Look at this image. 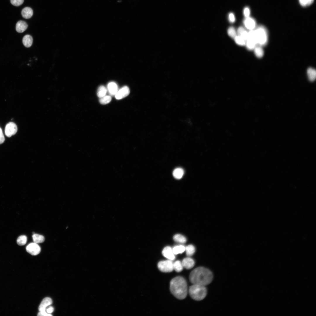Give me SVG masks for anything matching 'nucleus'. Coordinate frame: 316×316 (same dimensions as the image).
Masks as SVG:
<instances>
[{
    "label": "nucleus",
    "instance_id": "nucleus-18",
    "mask_svg": "<svg viewBox=\"0 0 316 316\" xmlns=\"http://www.w3.org/2000/svg\"><path fill=\"white\" fill-rule=\"evenodd\" d=\"M184 172L183 169L180 168L175 169L173 171V174L174 177L177 179H180L182 178Z\"/></svg>",
    "mask_w": 316,
    "mask_h": 316
},
{
    "label": "nucleus",
    "instance_id": "nucleus-8",
    "mask_svg": "<svg viewBox=\"0 0 316 316\" xmlns=\"http://www.w3.org/2000/svg\"><path fill=\"white\" fill-rule=\"evenodd\" d=\"M130 92L129 87L126 86H124L118 90L115 96L117 99H121L128 96Z\"/></svg>",
    "mask_w": 316,
    "mask_h": 316
},
{
    "label": "nucleus",
    "instance_id": "nucleus-25",
    "mask_svg": "<svg viewBox=\"0 0 316 316\" xmlns=\"http://www.w3.org/2000/svg\"><path fill=\"white\" fill-rule=\"evenodd\" d=\"M185 250L186 252V255L189 256H191L193 255L195 251V247L192 245H189L186 248Z\"/></svg>",
    "mask_w": 316,
    "mask_h": 316
},
{
    "label": "nucleus",
    "instance_id": "nucleus-31",
    "mask_svg": "<svg viewBox=\"0 0 316 316\" xmlns=\"http://www.w3.org/2000/svg\"><path fill=\"white\" fill-rule=\"evenodd\" d=\"M314 0H299L301 5L305 7L310 5L313 2Z\"/></svg>",
    "mask_w": 316,
    "mask_h": 316
},
{
    "label": "nucleus",
    "instance_id": "nucleus-5",
    "mask_svg": "<svg viewBox=\"0 0 316 316\" xmlns=\"http://www.w3.org/2000/svg\"><path fill=\"white\" fill-rule=\"evenodd\" d=\"M157 266L161 271L164 272H171L174 269L173 263L170 260L160 261Z\"/></svg>",
    "mask_w": 316,
    "mask_h": 316
},
{
    "label": "nucleus",
    "instance_id": "nucleus-35",
    "mask_svg": "<svg viewBox=\"0 0 316 316\" xmlns=\"http://www.w3.org/2000/svg\"><path fill=\"white\" fill-rule=\"evenodd\" d=\"M5 140V138L1 128L0 127V144L3 143Z\"/></svg>",
    "mask_w": 316,
    "mask_h": 316
},
{
    "label": "nucleus",
    "instance_id": "nucleus-23",
    "mask_svg": "<svg viewBox=\"0 0 316 316\" xmlns=\"http://www.w3.org/2000/svg\"><path fill=\"white\" fill-rule=\"evenodd\" d=\"M107 91V89L104 86H100L97 91V95L98 97L100 98L105 95Z\"/></svg>",
    "mask_w": 316,
    "mask_h": 316
},
{
    "label": "nucleus",
    "instance_id": "nucleus-7",
    "mask_svg": "<svg viewBox=\"0 0 316 316\" xmlns=\"http://www.w3.org/2000/svg\"><path fill=\"white\" fill-rule=\"evenodd\" d=\"M27 251L33 255H36L40 252L41 248L40 246L34 242L30 243L26 247Z\"/></svg>",
    "mask_w": 316,
    "mask_h": 316
},
{
    "label": "nucleus",
    "instance_id": "nucleus-11",
    "mask_svg": "<svg viewBox=\"0 0 316 316\" xmlns=\"http://www.w3.org/2000/svg\"><path fill=\"white\" fill-rule=\"evenodd\" d=\"M52 303V299L49 297H46L44 298L39 307V311H46V308L51 305Z\"/></svg>",
    "mask_w": 316,
    "mask_h": 316
},
{
    "label": "nucleus",
    "instance_id": "nucleus-37",
    "mask_svg": "<svg viewBox=\"0 0 316 316\" xmlns=\"http://www.w3.org/2000/svg\"><path fill=\"white\" fill-rule=\"evenodd\" d=\"M54 310V308L50 306L46 310V312L49 314H51L52 312Z\"/></svg>",
    "mask_w": 316,
    "mask_h": 316
},
{
    "label": "nucleus",
    "instance_id": "nucleus-3",
    "mask_svg": "<svg viewBox=\"0 0 316 316\" xmlns=\"http://www.w3.org/2000/svg\"><path fill=\"white\" fill-rule=\"evenodd\" d=\"M189 292L192 299L197 301H200L206 297L207 290L205 286L193 284L190 287Z\"/></svg>",
    "mask_w": 316,
    "mask_h": 316
},
{
    "label": "nucleus",
    "instance_id": "nucleus-13",
    "mask_svg": "<svg viewBox=\"0 0 316 316\" xmlns=\"http://www.w3.org/2000/svg\"><path fill=\"white\" fill-rule=\"evenodd\" d=\"M183 267L187 269L192 268L195 265V261L192 258L188 257L184 259L182 262Z\"/></svg>",
    "mask_w": 316,
    "mask_h": 316
},
{
    "label": "nucleus",
    "instance_id": "nucleus-20",
    "mask_svg": "<svg viewBox=\"0 0 316 316\" xmlns=\"http://www.w3.org/2000/svg\"><path fill=\"white\" fill-rule=\"evenodd\" d=\"M254 50L255 55L257 58H261L263 56L264 52L262 46L257 45Z\"/></svg>",
    "mask_w": 316,
    "mask_h": 316
},
{
    "label": "nucleus",
    "instance_id": "nucleus-36",
    "mask_svg": "<svg viewBox=\"0 0 316 316\" xmlns=\"http://www.w3.org/2000/svg\"><path fill=\"white\" fill-rule=\"evenodd\" d=\"M229 21L232 23L234 22L235 18L234 14L232 13H230L229 15Z\"/></svg>",
    "mask_w": 316,
    "mask_h": 316
},
{
    "label": "nucleus",
    "instance_id": "nucleus-21",
    "mask_svg": "<svg viewBox=\"0 0 316 316\" xmlns=\"http://www.w3.org/2000/svg\"><path fill=\"white\" fill-rule=\"evenodd\" d=\"M257 45L255 41L250 39L246 41L245 44L247 49L250 50H253Z\"/></svg>",
    "mask_w": 316,
    "mask_h": 316
},
{
    "label": "nucleus",
    "instance_id": "nucleus-24",
    "mask_svg": "<svg viewBox=\"0 0 316 316\" xmlns=\"http://www.w3.org/2000/svg\"><path fill=\"white\" fill-rule=\"evenodd\" d=\"M173 239L175 241L181 243H184L186 241V237L180 234H176L173 237Z\"/></svg>",
    "mask_w": 316,
    "mask_h": 316
},
{
    "label": "nucleus",
    "instance_id": "nucleus-4",
    "mask_svg": "<svg viewBox=\"0 0 316 316\" xmlns=\"http://www.w3.org/2000/svg\"><path fill=\"white\" fill-rule=\"evenodd\" d=\"M255 30L257 44L261 46L265 45L268 41V34L266 29L263 26H260Z\"/></svg>",
    "mask_w": 316,
    "mask_h": 316
},
{
    "label": "nucleus",
    "instance_id": "nucleus-32",
    "mask_svg": "<svg viewBox=\"0 0 316 316\" xmlns=\"http://www.w3.org/2000/svg\"><path fill=\"white\" fill-rule=\"evenodd\" d=\"M11 3L15 6H18L23 4L24 0H11Z\"/></svg>",
    "mask_w": 316,
    "mask_h": 316
},
{
    "label": "nucleus",
    "instance_id": "nucleus-1",
    "mask_svg": "<svg viewBox=\"0 0 316 316\" xmlns=\"http://www.w3.org/2000/svg\"><path fill=\"white\" fill-rule=\"evenodd\" d=\"M213 279L212 272L209 269L203 267L195 269L189 275L190 280L193 284L205 286L210 284Z\"/></svg>",
    "mask_w": 316,
    "mask_h": 316
},
{
    "label": "nucleus",
    "instance_id": "nucleus-33",
    "mask_svg": "<svg viewBox=\"0 0 316 316\" xmlns=\"http://www.w3.org/2000/svg\"><path fill=\"white\" fill-rule=\"evenodd\" d=\"M250 13V10L249 8L246 7L245 8L243 11V13L244 16L246 18L249 17Z\"/></svg>",
    "mask_w": 316,
    "mask_h": 316
},
{
    "label": "nucleus",
    "instance_id": "nucleus-10",
    "mask_svg": "<svg viewBox=\"0 0 316 316\" xmlns=\"http://www.w3.org/2000/svg\"><path fill=\"white\" fill-rule=\"evenodd\" d=\"M244 24L245 28L250 30H254L256 25L255 20L249 17H246L245 19Z\"/></svg>",
    "mask_w": 316,
    "mask_h": 316
},
{
    "label": "nucleus",
    "instance_id": "nucleus-34",
    "mask_svg": "<svg viewBox=\"0 0 316 316\" xmlns=\"http://www.w3.org/2000/svg\"><path fill=\"white\" fill-rule=\"evenodd\" d=\"M38 316H51L52 315L48 313L46 311H39L37 314Z\"/></svg>",
    "mask_w": 316,
    "mask_h": 316
},
{
    "label": "nucleus",
    "instance_id": "nucleus-2",
    "mask_svg": "<svg viewBox=\"0 0 316 316\" xmlns=\"http://www.w3.org/2000/svg\"><path fill=\"white\" fill-rule=\"evenodd\" d=\"M170 291L172 294L179 299L186 298L187 294V285L186 280L180 276L176 277L170 281Z\"/></svg>",
    "mask_w": 316,
    "mask_h": 316
},
{
    "label": "nucleus",
    "instance_id": "nucleus-22",
    "mask_svg": "<svg viewBox=\"0 0 316 316\" xmlns=\"http://www.w3.org/2000/svg\"><path fill=\"white\" fill-rule=\"evenodd\" d=\"M186 248L183 245H177L172 248L173 251L174 255L181 253L185 250Z\"/></svg>",
    "mask_w": 316,
    "mask_h": 316
},
{
    "label": "nucleus",
    "instance_id": "nucleus-38",
    "mask_svg": "<svg viewBox=\"0 0 316 316\" xmlns=\"http://www.w3.org/2000/svg\"><path fill=\"white\" fill-rule=\"evenodd\" d=\"M245 30V29L242 27H239L237 30V33L238 35H239Z\"/></svg>",
    "mask_w": 316,
    "mask_h": 316
},
{
    "label": "nucleus",
    "instance_id": "nucleus-9",
    "mask_svg": "<svg viewBox=\"0 0 316 316\" xmlns=\"http://www.w3.org/2000/svg\"><path fill=\"white\" fill-rule=\"evenodd\" d=\"M162 253L164 257L169 260H173L175 259L172 249L170 246H167L165 247L162 250Z\"/></svg>",
    "mask_w": 316,
    "mask_h": 316
},
{
    "label": "nucleus",
    "instance_id": "nucleus-28",
    "mask_svg": "<svg viewBox=\"0 0 316 316\" xmlns=\"http://www.w3.org/2000/svg\"><path fill=\"white\" fill-rule=\"evenodd\" d=\"M27 236L24 235H21L19 236L17 240V243L19 245L22 246L25 245L27 241Z\"/></svg>",
    "mask_w": 316,
    "mask_h": 316
},
{
    "label": "nucleus",
    "instance_id": "nucleus-26",
    "mask_svg": "<svg viewBox=\"0 0 316 316\" xmlns=\"http://www.w3.org/2000/svg\"><path fill=\"white\" fill-rule=\"evenodd\" d=\"M183 266L182 262L179 260H177L173 263V269L178 272H181L183 269Z\"/></svg>",
    "mask_w": 316,
    "mask_h": 316
},
{
    "label": "nucleus",
    "instance_id": "nucleus-30",
    "mask_svg": "<svg viewBox=\"0 0 316 316\" xmlns=\"http://www.w3.org/2000/svg\"><path fill=\"white\" fill-rule=\"evenodd\" d=\"M227 33L229 36L232 38L236 36V33L235 28L233 27H230L228 29Z\"/></svg>",
    "mask_w": 316,
    "mask_h": 316
},
{
    "label": "nucleus",
    "instance_id": "nucleus-12",
    "mask_svg": "<svg viewBox=\"0 0 316 316\" xmlns=\"http://www.w3.org/2000/svg\"><path fill=\"white\" fill-rule=\"evenodd\" d=\"M107 91L111 96H115L118 90L117 84L114 82H110L107 85Z\"/></svg>",
    "mask_w": 316,
    "mask_h": 316
},
{
    "label": "nucleus",
    "instance_id": "nucleus-15",
    "mask_svg": "<svg viewBox=\"0 0 316 316\" xmlns=\"http://www.w3.org/2000/svg\"><path fill=\"white\" fill-rule=\"evenodd\" d=\"M33 14L32 9L29 7H26L23 8L21 11L22 16L26 19H29L31 17Z\"/></svg>",
    "mask_w": 316,
    "mask_h": 316
},
{
    "label": "nucleus",
    "instance_id": "nucleus-14",
    "mask_svg": "<svg viewBox=\"0 0 316 316\" xmlns=\"http://www.w3.org/2000/svg\"><path fill=\"white\" fill-rule=\"evenodd\" d=\"M28 26V25L25 22L20 20L16 24V30L18 32L22 33L27 29Z\"/></svg>",
    "mask_w": 316,
    "mask_h": 316
},
{
    "label": "nucleus",
    "instance_id": "nucleus-16",
    "mask_svg": "<svg viewBox=\"0 0 316 316\" xmlns=\"http://www.w3.org/2000/svg\"><path fill=\"white\" fill-rule=\"evenodd\" d=\"M33 42L32 37L29 35H25L23 38L22 42L24 45L26 47H29L32 45Z\"/></svg>",
    "mask_w": 316,
    "mask_h": 316
},
{
    "label": "nucleus",
    "instance_id": "nucleus-17",
    "mask_svg": "<svg viewBox=\"0 0 316 316\" xmlns=\"http://www.w3.org/2000/svg\"><path fill=\"white\" fill-rule=\"evenodd\" d=\"M307 74L309 80L313 81L316 78V71L315 69L312 68H309L307 71Z\"/></svg>",
    "mask_w": 316,
    "mask_h": 316
},
{
    "label": "nucleus",
    "instance_id": "nucleus-29",
    "mask_svg": "<svg viewBox=\"0 0 316 316\" xmlns=\"http://www.w3.org/2000/svg\"><path fill=\"white\" fill-rule=\"evenodd\" d=\"M234 40L236 43L238 45L243 46L245 45L246 41L239 35L236 36Z\"/></svg>",
    "mask_w": 316,
    "mask_h": 316
},
{
    "label": "nucleus",
    "instance_id": "nucleus-6",
    "mask_svg": "<svg viewBox=\"0 0 316 316\" xmlns=\"http://www.w3.org/2000/svg\"><path fill=\"white\" fill-rule=\"evenodd\" d=\"M17 130V126L15 123L11 122H9L5 127V134L7 137H10L16 133Z\"/></svg>",
    "mask_w": 316,
    "mask_h": 316
},
{
    "label": "nucleus",
    "instance_id": "nucleus-27",
    "mask_svg": "<svg viewBox=\"0 0 316 316\" xmlns=\"http://www.w3.org/2000/svg\"><path fill=\"white\" fill-rule=\"evenodd\" d=\"M111 100V97L110 95H105L99 98V102L102 104H106L109 103Z\"/></svg>",
    "mask_w": 316,
    "mask_h": 316
},
{
    "label": "nucleus",
    "instance_id": "nucleus-19",
    "mask_svg": "<svg viewBox=\"0 0 316 316\" xmlns=\"http://www.w3.org/2000/svg\"><path fill=\"white\" fill-rule=\"evenodd\" d=\"M32 238L34 242L37 244L43 243L44 241V236L38 234H33Z\"/></svg>",
    "mask_w": 316,
    "mask_h": 316
}]
</instances>
